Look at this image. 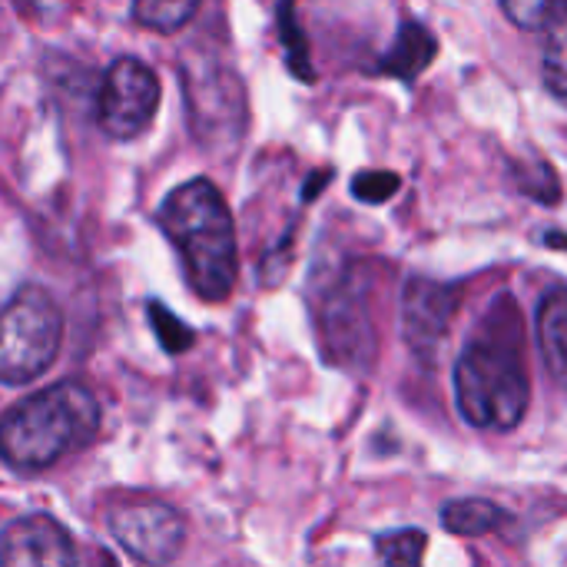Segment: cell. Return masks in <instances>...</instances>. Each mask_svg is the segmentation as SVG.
Wrapping results in <instances>:
<instances>
[{"label": "cell", "mask_w": 567, "mask_h": 567, "mask_svg": "<svg viewBox=\"0 0 567 567\" xmlns=\"http://www.w3.org/2000/svg\"><path fill=\"white\" fill-rule=\"evenodd\" d=\"M455 402L468 425L512 432L532 402L525 359V326L512 296H502L478 319L468 346L455 362Z\"/></svg>", "instance_id": "6da1fadb"}, {"label": "cell", "mask_w": 567, "mask_h": 567, "mask_svg": "<svg viewBox=\"0 0 567 567\" xmlns=\"http://www.w3.org/2000/svg\"><path fill=\"white\" fill-rule=\"evenodd\" d=\"M159 229L176 246L189 286L206 302H223L236 289V226L223 193L209 179L176 186L159 206Z\"/></svg>", "instance_id": "7a4b0ae2"}, {"label": "cell", "mask_w": 567, "mask_h": 567, "mask_svg": "<svg viewBox=\"0 0 567 567\" xmlns=\"http://www.w3.org/2000/svg\"><path fill=\"white\" fill-rule=\"evenodd\" d=\"M100 402L80 382H56L0 419V458L17 472H47L100 432Z\"/></svg>", "instance_id": "3957f363"}, {"label": "cell", "mask_w": 567, "mask_h": 567, "mask_svg": "<svg viewBox=\"0 0 567 567\" xmlns=\"http://www.w3.org/2000/svg\"><path fill=\"white\" fill-rule=\"evenodd\" d=\"M63 342V312L43 286H23L0 306V382L40 379Z\"/></svg>", "instance_id": "277c9868"}, {"label": "cell", "mask_w": 567, "mask_h": 567, "mask_svg": "<svg viewBox=\"0 0 567 567\" xmlns=\"http://www.w3.org/2000/svg\"><path fill=\"white\" fill-rule=\"evenodd\" d=\"M316 326L332 365L365 372L375 362L379 346L369 312V279L362 272H339L316 302Z\"/></svg>", "instance_id": "5b68a950"}, {"label": "cell", "mask_w": 567, "mask_h": 567, "mask_svg": "<svg viewBox=\"0 0 567 567\" xmlns=\"http://www.w3.org/2000/svg\"><path fill=\"white\" fill-rule=\"evenodd\" d=\"M183 93L193 116V133L206 146H233L246 126V96L233 70L216 60H183Z\"/></svg>", "instance_id": "8992f818"}, {"label": "cell", "mask_w": 567, "mask_h": 567, "mask_svg": "<svg viewBox=\"0 0 567 567\" xmlns=\"http://www.w3.org/2000/svg\"><path fill=\"white\" fill-rule=\"evenodd\" d=\"M106 528L116 545L143 565H169L186 545L183 515L156 498H130L113 505L106 512Z\"/></svg>", "instance_id": "52a82bcc"}, {"label": "cell", "mask_w": 567, "mask_h": 567, "mask_svg": "<svg viewBox=\"0 0 567 567\" xmlns=\"http://www.w3.org/2000/svg\"><path fill=\"white\" fill-rule=\"evenodd\" d=\"M159 96L163 90H159L156 73L133 56H120L106 70L100 96H96L100 130L110 140H136L153 123L159 110Z\"/></svg>", "instance_id": "ba28073f"}, {"label": "cell", "mask_w": 567, "mask_h": 567, "mask_svg": "<svg viewBox=\"0 0 567 567\" xmlns=\"http://www.w3.org/2000/svg\"><path fill=\"white\" fill-rule=\"evenodd\" d=\"M458 302H462L458 286H445L425 276L409 279L405 296H402V329L415 355L425 359L445 342L452 319L458 312Z\"/></svg>", "instance_id": "9c48e42d"}, {"label": "cell", "mask_w": 567, "mask_h": 567, "mask_svg": "<svg viewBox=\"0 0 567 567\" xmlns=\"http://www.w3.org/2000/svg\"><path fill=\"white\" fill-rule=\"evenodd\" d=\"M0 565L66 567L76 565V548L50 515H23L0 528Z\"/></svg>", "instance_id": "30bf717a"}, {"label": "cell", "mask_w": 567, "mask_h": 567, "mask_svg": "<svg viewBox=\"0 0 567 567\" xmlns=\"http://www.w3.org/2000/svg\"><path fill=\"white\" fill-rule=\"evenodd\" d=\"M538 342L551 379L567 389V289H555L538 306Z\"/></svg>", "instance_id": "8fae6325"}, {"label": "cell", "mask_w": 567, "mask_h": 567, "mask_svg": "<svg viewBox=\"0 0 567 567\" xmlns=\"http://www.w3.org/2000/svg\"><path fill=\"white\" fill-rule=\"evenodd\" d=\"M435 53H439L435 37L422 23L409 20V23L399 27V37H395L392 50L382 56V70L399 76V80H415L422 70H429Z\"/></svg>", "instance_id": "7c38bea8"}, {"label": "cell", "mask_w": 567, "mask_h": 567, "mask_svg": "<svg viewBox=\"0 0 567 567\" xmlns=\"http://www.w3.org/2000/svg\"><path fill=\"white\" fill-rule=\"evenodd\" d=\"M442 525L458 538H485L508 525V512L485 498H462L442 508Z\"/></svg>", "instance_id": "4fadbf2b"}, {"label": "cell", "mask_w": 567, "mask_h": 567, "mask_svg": "<svg viewBox=\"0 0 567 567\" xmlns=\"http://www.w3.org/2000/svg\"><path fill=\"white\" fill-rule=\"evenodd\" d=\"M545 30V50H542V80L545 86L567 100V0H558L548 20L542 23Z\"/></svg>", "instance_id": "5bb4252c"}, {"label": "cell", "mask_w": 567, "mask_h": 567, "mask_svg": "<svg viewBox=\"0 0 567 567\" xmlns=\"http://www.w3.org/2000/svg\"><path fill=\"white\" fill-rule=\"evenodd\" d=\"M199 10V0H133V20L156 33L183 30Z\"/></svg>", "instance_id": "9a60e30c"}, {"label": "cell", "mask_w": 567, "mask_h": 567, "mask_svg": "<svg viewBox=\"0 0 567 567\" xmlns=\"http://www.w3.org/2000/svg\"><path fill=\"white\" fill-rule=\"evenodd\" d=\"M279 33H282V47L289 56V66L296 76L312 80V66H309V43L296 23V0H282L279 3Z\"/></svg>", "instance_id": "2e32d148"}, {"label": "cell", "mask_w": 567, "mask_h": 567, "mask_svg": "<svg viewBox=\"0 0 567 567\" xmlns=\"http://www.w3.org/2000/svg\"><path fill=\"white\" fill-rule=\"evenodd\" d=\"M425 545H429V535L425 532H412V528L389 532V535L375 538V551L389 565H419L422 555H425Z\"/></svg>", "instance_id": "e0dca14e"}, {"label": "cell", "mask_w": 567, "mask_h": 567, "mask_svg": "<svg viewBox=\"0 0 567 567\" xmlns=\"http://www.w3.org/2000/svg\"><path fill=\"white\" fill-rule=\"evenodd\" d=\"M150 322H153V329H156L159 346H163L169 355H179V352H186V349L196 342L193 329H189L186 322H179V319H176L166 306H159V302H150Z\"/></svg>", "instance_id": "ac0fdd59"}, {"label": "cell", "mask_w": 567, "mask_h": 567, "mask_svg": "<svg viewBox=\"0 0 567 567\" xmlns=\"http://www.w3.org/2000/svg\"><path fill=\"white\" fill-rule=\"evenodd\" d=\"M399 186H402V179L395 173H385V169H369V173H359L352 179V193L362 203H385L389 196H395Z\"/></svg>", "instance_id": "d6986e66"}, {"label": "cell", "mask_w": 567, "mask_h": 567, "mask_svg": "<svg viewBox=\"0 0 567 567\" xmlns=\"http://www.w3.org/2000/svg\"><path fill=\"white\" fill-rule=\"evenodd\" d=\"M555 3L558 0H502V10L522 30H542V23L555 10Z\"/></svg>", "instance_id": "ffe728a7"}, {"label": "cell", "mask_w": 567, "mask_h": 567, "mask_svg": "<svg viewBox=\"0 0 567 567\" xmlns=\"http://www.w3.org/2000/svg\"><path fill=\"white\" fill-rule=\"evenodd\" d=\"M13 7H17L20 17H27V20L50 23L53 17L66 13V10L73 7V0H13Z\"/></svg>", "instance_id": "44dd1931"}, {"label": "cell", "mask_w": 567, "mask_h": 567, "mask_svg": "<svg viewBox=\"0 0 567 567\" xmlns=\"http://www.w3.org/2000/svg\"><path fill=\"white\" fill-rule=\"evenodd\" d=\"M329 183V173H316L309 183H306V199H316V189H322Z\"/></svg>", "instance_id": "7402d4cb"}, {"label": "cell", "mask_w": 567, "mask_h": 567, "mask_svg": "<svg viewBox=\"0 0 567 567\" xmlns=\"http://www.w3.org/2000/svg\"><path fill=\"white\" fill-rule=\"evenodd\" d=\"M548 243H551V246H561V249H567V239L565 236H558V233H551V236H548Z\"/></svg>", "instance_id": "603a6c76"}]
</instances>
